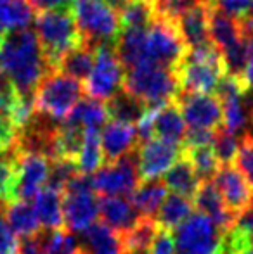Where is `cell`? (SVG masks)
Wrapping results in <instances>:
<instances>
[{
  "instance_id": "21",
  "label": "cell",
  "mask_w": 253,
  "mask_h": 254,
  "mask_svg": "<svg viewBox=\"0 0 253 254\" xmlns=\"http://www.w3.org/2000/svg\"><path fill=\"white\" fill-rule=\"evenodd\" d=\"M115 54L123 69H132L139 64L148 63L146 57V28L122 30L115 42Z\"/></svg>"
},
{
  "instance_id": "14",
  "label": "cell",
  "mask_w": 253,
  "mask_h": 254,
  "mask_svg": "<svg viewBox=\"0 0 253 254\" xmlns=\"http://www.w3.org/2000/svg\"><path fill=\"white\" fill-rule=\"evenodd\" d=\"M213 185L219 190L226 209L234 216H240L243 211L252 207L253 204V189L247 182V178L241 175L234 164L220 166L219 171L213 177Z\"/></svg>"
},
{
  "instance_id": "1",
  "label": "cell",
  "mask_w": 253,
  "mask_h": 254,
  "mask_svg": "<svg viewBox=\"0 0 253 254\" xmlns=\"http://www.w3.org/2000/svg\"><path fill=\"white\" fill-rule=\"evenodd\" d=\"M0 69L19 97H35L42 78L54 71L45 61L37 35L30 28L5 33L0 45Z\"/></svg>"
},
{
  "instance_id": "48",
  "label": "cell",
  "mask_w": 253,
  "mask_h": 254,
  "mask_svg": "<svg viewBox=\"0 0 253 254\" xmlns=\"http://www.w3.org/2000/svg\"><path fill=\"white\" fill-rule=\"evenodd\" d=\"M252 42V49H250V59H248L247 69H245L243 76H241V81L247 88H253V37H248Z\"/></svg>"
},
{
  "instance_id": "33",
  "label": "cell",
  "mask_w": 253,
  "mask_h": 254,
  "mask_svg": "<svg viewBox=\"0 0 253 254\" xmlns=\"http://www.w3.org/2000/svg\"><path fill=\"white\" fill-rule=\"evenodd\" d=\"M102 161H104V156H102L99 131L84 130V145H82V151L78 154L77 163H75L78 168V173L90 177L97 170H101Z\"/></svg>"
},
{
  "instance_id": "13",
  "label": "cell",
  "mask_w": 253,
  "mask_h": 254,
  "mask_svg": "<svg viewBox=\"0 0 253 254\" xmlns=\"http://www.w3.org/2000/svg\"><path fill=\"white\" fill-rule=\"evenodd\" d=\"M16 163V190L14 201H30L47 185L51 161L42 154L12 151Z\"/></svg>"
},
{
  "instance_id": "18",
  "label": "cell",
  "mask_w": 253,
  "mask_h": 254,
  "mask_svg": "<svg viewBox=\"0 0 253 254\" xmlns=\"http://www.w3.org/2000/svg\"><path fill=\"white\" fill-rule=\"evenodd\" d=\"M192 199H194L192 206L198 209V213L208 218L222 234L233 227L234 216L226 209L222 197H220L219 190H217V187L213 185L212 180L199 182Z\"/></svg>"
},
{
  "instance_id": "41",
  "label": "cell",
  "mask_w": 253,
  "mask_h": 254,
  "mask_svg": "<svg viewBox=\"0 0 253 254\" xmlns=\"http://www.w3.org/2000/svg\"><path fill=\"white\" fill-rule=\"evenodd\" d=\"M236 168L241 171L247 182L253 189V133L245 131L243 137L240 138V151L236 156Z\"/></svg>"
},
{
  "instance_id": "3",
  "label": "cell",
  "mask_w": 253,
  "mask_h": 254,
  "mask_svg": "<svg viewBox=\"0 0 253 254\" xmlns=\"http://www.w3.org/2000/svg\"><path fill=\"white\" fill-rule=\"evenodd\" d=\"M123 88L146 104L148 109H158L173 102L179 94V81L175 69L162 64L144 63L127 71Z\"/></svg>"
},
{
  "instance_id": "52",
  "label": "cell",
  "mask_w": 253,
  "mask_h": 254,
  "mask_svg": "<svg viewBox=\"0 0 253 254\" xmlns=\"http://www.w3.org/2000/svg\"><path fill=\"white\" fill-rule=\"evenodd\" d=\"M241 254H253V246H250V248H247Z\"/></svg>"
},
{
  "instance_id": "54",
  "label": "cell",
  "mask_w": 253,
  "mask_h": 254,
  "mask_svg": "<svg viewBox=\"0 0 253 254\" xmlns=\"http://www.w3.org/2000/svg\"><path fill=\"white\" fill-rule=\"evenodd\" d=\"M250 16H253V3H252V10H250Z\"/></svg>"
},
{
  "instance_id": "27",
  "label": "cell",
  "mask_w": 253,
  "mask_h": 254,
  "mask_svg": "<svg viewBox=\"0 0 253 254\" xmlns=\"http://www.w3.org/2000/svg\"><path fill=\"white\" fill-rule=\"evenodd\" d=\"M208 37L212 45H215L220 52L229 49L241 38V28L240 21L226 16V14L213 10L210 7L208 16Z\"/></svg>"
},
{
  "instance_id": "36",
  "label": "cell",
  "mask_w": 253,
  "mask_h": 254,
  "mask_svg": "<svg viewBox=\"0 0 253 254\" xmlns=\"http://www.w3.org/2000/svg\"><path fill=\"white\" fill-rule=\"evenodd\" d=\"M122 30L127 28H148L155 19L153 0H130L118 14Z\"/></svg>"
},
{
  "instance_id": "15",
  "label": "cell",
  "mask_w": 253,
  "mask_h": 254,
  "mask_svg": "<svg viewBox=\"0 0 253 254\" xmlns=\"http://www.w3.org/2000/svg\"><path fill=\"white\" fill-rule=\"evenodd\" d=\"M137 154V173L139 180H158L162 175H165L180 157L179 145L167 144L158 138H151L148 142H142Z\"/></svg>"
},
{
  "instance_id": "28",
  "label": "cell",
  "mask_w": 253,
  "mask_h": 254,
  "mask_svg": "<svg viewBox=\"0 0 253 254\" xmlns=\"http://www.w3.org/2000/svg\"><path fill=\"white\" fill-rule=\"evenodd\" d=\"M108 111L106 106L101 101L95 99H80L77 102V106L73 107V111L70 113V116L66 118V123L77 125V127L84 128V130H95L99 131L108 121Z\"/></svg>"
},
{
  "instance_id": "5",
  "label": "cell",
  "mask_w": 253,
  "mask_h": 254,
  "mask_svg": "<svg viewBox=\"0 0 253 254\" xmlns=\"http://www.w3.org/2000/svg\"><path fill=\"white\" fill-rule=\"evenodd\" d=\"M82 44L97 49L106 44H115L122 31L120 17L102 0H78L71 7Z\"/></svg>"
},
{
  "instance_id": "16",
  "label": "cell",
  "mask_w": 253,
  "mask_h": 254,
  "mask_svg": "<svg viewBox=\"0 0 253 254\" xmlns=\"http://www.w3.org/2000/svg\"><path fill=\"white\" fill-rule=\"evenodd\" d=\"M99 138L106 164L115 163L127 154L134 152L139 140L137 128L134 125L118 123V121H108L102 127V133L99 135Z\"/></svg>"
},
{
  "instance_id": "9",
  "label": "cell",
  "mask_w": 253,
  "mask_h": 254,
  "mask_svg": "<svg viewBox=\"0 0 253 254\" xmlns=\"http://www.w3.org/2000/svg\"><path fill=\"white\" fill-rule=\"evenodd\" d=\"M222 232L206 216L194 213L175 228L173 254H220Z\"/></svg>"
},
{
  "instance_id": "43",
  "label": "cell",
  "mask_w": 253,
  "mask_h": 254,
  "mask_svg": "<svg viewBox=\"0 0 253 254\" xmlns=\"http://www.w3.org/2000/svg\"><path fill=\"white\" fill-rule=\"evenodd\" d=\"M17 128L7 114H0V151L12 152L17 144Z\"/></svg>"
},
{
  "instance_id": "37",
  "label": "cell",
  "mask_w": 253,
  "mask_h": 254,
  "mask_svg": "<svg viewBox=\"0 0 253 254\" xmlns=\"http://www.w3.org/2000/svg\"><path fill=\"white\" fill-rule=\"evenodd\" d=\"M250 49L252 42L248 37H241L240 42H236L234 45H231L229 49L222 51V64L224 71L227 76L241 78L247 69L248 59H250Z\"/></svg>"
},
{
  "instance_id": "32",
  "label": "cell",
  "mask_w": 253,
  "mask_h": 254,
  "mask_svg": "<svg viewBox=\"0 0 253 254\" xmlns=\"http://www.w3.org/2000/svg\"><path fill=\"white\" fill-rule=\"evenodd\" d=\"M192 213V201L177 194H170L165 197L158 209V218L155 221L160 228L165 230H175L180 223L187 220Z\"/></svg>"
},
{
  "instance_id": "38",
  "label": "cell",
  "mask_w": 253,
  "mask_h": 254,
  "mask_svg": "<svg viewBox=\"0 0 253 254\" xmlns=\"http://www.w3.org/2000/svg\"><path fill=\"white\" fill-rule=\"evenodd\" d=\"M212 149L217 161H219V166H229V164H234V161H236L238 151H240V138L234 133H231V131L219 128L215 131Z\"/></svg>"
},
{
  "instance_id": "49",
  "label": "cell",
  "mask_w": 253,
  "mask_h": 254,
  "mask_svg": "<svg viewBox=\"0 0 253 254\" xmlns=\"http://www.w3.org/2000/svg\"><path fill=\"white\" fill-rule=\"evenodd\" d=\"M0 94L2 95H14L16 94L14 88H12V83H10L9 78L5 76V73H3L2 69H0Z\"/></svg>"
},
{
  "instance_id": "34",
  "label": "cell",
  "mask_w": 253,
  "mask_h": 254,
  "mask_svg": "<svg viewBox=\"0 0 253 254\" xmlns=\"http://www.w3.org/2000/svg\"><path fill=\"white\" fill-rule=\"evenodd\" d=\"M35 19L33 7L28 3V0H9L0 2V24L5 30H24L30 26Z\"/></svg>"
},
{
  "instance_id": "45",
  "label": "cell",
  "mask_w": 253,
  "mask_h": 254,
  "mask_svg": "<svg viewBox=\"0 0 253 254\" xmlns=\"http://www.w3.org/2000/svg\"><path fill=\"white\" fill-rule=\"evenodd\" d=\"M149 254H173V242L169 230L158 227V232L155 235V241L151 244Z\"/></svg>"
},
{
  "instance_id": "6",
  "label": "cell",
  "mask_w": 253,
  "mask_h": 254,
  "mask_svg": "<svg viewBox=\"0 0 253 254\" xmlns=\"http://www.w3.org/2000/svg\"><path fill=\"white\" fill-rule=\"evenodd\" d=\"M84 85L59 71L47 73L35 90V113L52 121H64L82 99Z\"/></svg>"
},
{
  "instance_id": "40",
  "label": "cell",
  "mask_w": 253,
  "mask_h": 254,
  "mask_svg": "<svg viewBox=\"0 0 253 254\" xmlns=\"http://www.w3.org/2000/svg\"><path fill=\"white\" fill-rule=\"evenodd\" d=\"M199 0H153V7H155V17L158 19H165L175 24V21L191 9L194 3Z\"/></svg>"
},
{
  "instance_id": "44",
  "label": "cell",
  "mask_w": 253,
  "mask_h": 254,
  "mask_svg": "<svg viewBox=\"0 0 253 254\" xmlns=\"http://www.w3.org/2000/svg\"><path fill=\"white\" fill-rule=\"evenodd\" d=\"M0 254H17V237L7 225L2 209H0Z\"/></svg>"
},
{
  "instance_id": "17",
  "label": "cell",
  "mask_w": 253,
  "mask_h": 254,
  "mask_svg": "<svg viewBox=\"0 0 253 254\" xmlns=\"http://www.w3.org/2000/svg\"><path fill=\"white\" fill-rule=\"evenodd\" d=\"M208 0H199L175 21V28L186 49H194L210 42L208 37Z\"/></svg>"
},
{
  "instance_id": "35",
  "label": "cell",
  "mask_w": 253,
  "mask_h": 254,
  "mask_svg": "<svg viewBox=\"0 0 253 254\" xmlns=\"http://www.w3.org/2000/svg\"><path fill=\"white\" fill-rule=\"evenodd\" d=\"M180 152L191 163L199 182L213 180V177H215V173L219 171L220 166L215 154H213L212 145H205V147H182Z\"/></svg>"
},
{
  "instance_id": "23",
  "label": "cell",
  "mask_w": 253,
  "mask_h": 254,
  "mask_svg": "<svg viewBox=\"0 0 253 254\" xmlns=\"http://www.w3.org/2000/svg\"><path fill=\"white\" fill-rule=\"evenodd\" d=\"M167 192H169V189H167V185L162 180L142 182L128 195V202L132 204V207H134L139 216L155 218L162 202L165 201Z\"/></svg>"
},
{
  "instance_id": "29",
  "label": "cell",
  "mask_w": 253,
  "mask_h": 254,
  "mask_svg": "<svg viewBox=\"0 0 253 254\" xmlns=\"http://www.w3.org/2000/svg\"><path fill=\"white\" fill-rule=\"evenodd\" d=\"M156 232H158V223L155 218L139 216L134 227L122 234L123 251L125 254H149Z\"/></svg>"
},
{
  "instance_id": "22",
  "label": "cell",
  "mask_w": 253,
  "mask_h": 254,
  "mask_svg": "<svg viewBox=\"0 0 253 254\" xmlns=\"http://www.w3.org/2000/svg\"><path fill=\"white\" fill-rule=\"evenodd\" d=\"M99 214L102 216V223L120 235L130 230L139 220V214L125 197H101Z\"/></svg>"
},
{
  "instance_id": "8",
  "label": "cell",
  "mask_w": 253,
  "mask_h": 254,
  "mask_svg": "<svg viewBox=\"0 0 253 254\" xmlns=\"http://www.w3.org/2000/svg\"><path fill=\"white\" fill-rule=\"evenodd\" d=\"M125 69L115 54V44H106L95 49V61L90 74L85 80L84 92L95 101H109L123 88Z\"/></svg>"
},
{
  "instance_id": "39",
  "label": "cell",
  "mask_w": 253,
  "mask_h": 254,
  "mask_svg": "<svg viewBox=\"0 0 253 254\" xmlns=\"http://www.w3.org/2000/svg\"><path fill=\"white\" fill-rule=\"evenodd\" d=\"M44 253L42 254H77V242L73 235L64 228L51 230L44 235Z\"/></svg>"
},
{
  "instance_id": "47",
  "label": "cell",
  "mask_w": 253,
  "mask_h": 254,
  "mask_svg": "<svg viewBox=\"0 0 253 254\" xmlns=\"http://www.w3.org/2000/svg\"><path fill=\"white\" fill-rule=\"evenodd\" d=\"M77 2L78 0H28V3L33 7V10H38V12L49 10V9H59V7H68V9H71L73 3H77Z\"/></svg>"
},
{
  "instance_id": "53",
  "label": "cell",
  "mask_w": 253,
  "mask_h": 254,
  "mask_svg": "<svg viewBox=\"0 0 253 254\" xmlns=\"http://www.w3.org/2000/svg\"><path fill=\"white\" fill-rule=\"evenodd\" d=\"M7 154H9V152H2V151H0V161H2V159H3V157H5V156H7Z\"/></svg>"
},
{
  "instance_id": "20",
  "label": "cell",
  "mask_w": 253,
  "mask_h": 254,
  "mask_svg": "<svg viewBox=\"0 0 253 254\" xmlns=\"http://www.w3.org/2000/svg\"><path fill=\"white\" fill-rule=\"evenodd\" d=\"M80 254H125L122 235L104 223H94L80 234Z\"/></svg>"
},
{
  "instance_id": "12",
  "label": "cell",
  "mask_w": 253,
  "mask_h": 254,
  "mask_svg": "<svg viewBox=\"0 0 253 254\" xmlns=\"http://www.w3.org/2000/svg\"><path fill=\"white\" fill-rule=\"evenodd\" d=\"M184 123L196 130H219L222 125V104L213 94H191L182 92L175 95Z\"/></svg>"
},
{
  "instance_id": "51",
  "label": "cell",
  "mask_w": 253,
  "mask_h": 254,
  "mask_svg": "<svg viewBox=\"0 0 253 254\" xmlns=\"http://www.w3.org/2000/svg\"><path fill=\"white\" fill-rule=\"evenodd\" d=\"M3 38H5V28H3L2 24H0V45H2Z\"/></svg>"
},
{
  "instance_id": "10",
  "label": "cell",
  "mask_w": 253,
  "mask_h": 254,
  "mask_svg": "<svg viewBox=\"0 0 253 254\" xmlns=\"http://www.w3.org/2000/svg\"><path fill=\"white\" fill-rule=\"evenodd\" d=\"M94 192L102 197H123L130 195L139 185L137 154L130 152L115 163H108L90 177Z\"/></svg>"
},
{
  "instance_id": "2",
  "label": "cell",
  "mask_w": 253,
  "mask_h": 254,
  "mask_svg": "<svg viewBox=\"0 0 253 254\" xmlns=\"http://www.w3.org/2000/svg\"><path fill=\"white\" fill-rule=\"evenodd\" d=\"M33 21V31L38 38L45 61L51 66V69L56 71L63 56L82 45L73 12L68 7L49 9L38 12Z\"/></svg>"
},
{
  "instance_id": "4",
  "label": "cell",
  "mask_w": 253,
  "mask_h": 254,
  "mask_svg": "<svg viewBox=\"0 0 253 254\" xmlns=\"http://www.w3.org/2000/svg\"><path fill=\"white\" fill-rule=\"evenodd\" d=\"M175 74L182 92L210 94L226 74L222 54L210 44L187 49L182 61L177 64Z\"/></svg>"
},
{
  "instance_id": "7",
  "label": "cell",
  "mask_w": 253,
  "mask_h": 254,
  "mask_svg": "<svg viewBox=\"0 0 253 254\" xmlns=\"http://www.w3.org/2000/svg\"><path fill=\"white\" fill-rule=\"evenodd\" d=\"M99 216V201L90 177L78 173L63 190V220L68 232L82 234Z\"/></svg>"
},
{
  "instance_id": "19",
  "label": "cell",
  "mask_w": 253,
  "mask_h": 254,
  "mask_svg": "<svg viewBox=\"0 0 253 254\" xmlns=\"http://www.w3.org/2000/svg\"><path fill=\"white\" fill-rule=\"evenodd\" d=\"M149 111H151L153 138H158V140H163L172 145L182 144L187 130L177 104L169 102L163 107Z\"/></svg>"
},
{
  "instance_id": "42",
  "label": "cell",
  "mask_w": 253,
  "mask_h": 254,
  "mask_svg": "<svg viewBox=\"0 0 253 254\" xmlns=\"http://www.w3.org/2000/svg\"><path fill=\"white\" fill-rule=\"evenodd\" d=\"M213 10L226 14L233 19H243L250 14L253 0H208Z\"/></svg>"
},
{
  "instance_id": "11",
  "label": "cell",
  "mask_w": 253,
  "mask_h": 254,
  "mask_svg": "<svg viewBox=\"0 0 253 254\" xmlns=\"http://www.w3.org/2000/svg\"><path fill=\"white\" fill-rule=\"evenodd\" d=\"M186 54V45L180 40L175 24L155 17L146 28V57L148 63L162 64L175 69Z\"/></svg>"
},
{
  "instance_id": "46",
  "label": "cell",
  "mask_w": 253,
  "mask_h": 254,
  "mask_svg": "<svg viewBox=\"0 0 253 254\" xmlns=\"http://www.w3.org/2000/svg\"><path fill=\"white\" fill-rule=\"evenodd\" d=\"M44 235H33L17 241V254H42L44 253Z\"/></svg>"
},
{
  "instance_id": "26",
  "label": "cell",
  "mask_w": 253,
  "mask_h": 254,
  "mask_svg": "<svg viewBox=\"0 0 253 254\" xmlns=\"http://www.w3.org/2000/svg\"><path fill=\"white\" fill-rule=\"evenodd\" d=\"M106 111H108V118L111 121H118V123L134 125L142 120L146 114L148 107L146 104L137 99L135 95L128 94L125 88L118 90L109 101H106Z\"/></svg>"
},
{
  "instance_id": "25",
  "label": "cell",
  "mask_w": 253,
  "mask_h": 254,
  "mask_svg": "<svg viewBox=\"0 0 253 254\" xmlns=\"http://www.w3.org/2000/svg\"><path fill=\"white\" fill-rule=\"evenodd\" d=\"M33 209L37 213V218L44 228L59 230L64 227L63 220V192L54 190L51 187H44L35 195Z\"/></svg>"
},
{
  "instance_id": "24",
  "label": "cell",
  "mask_w": 253,
  "mask_h": 254,
  "mask_svg": "<svg viewBox=\"0 0 253 254\" xmlns=\"http://www.w3.org/2000/svg\"><path fill=\"white\" fill-rule=\"evenodd\" d=\"M2 214L5 218L7 225L14 234L24 237H33V235L40 234V221L37 218L33 206L26 201H10L3 206Z\"/></svg>"
},
{
  "instance_id": "31",
  "label": "cell",
  "mask_w": 253,
  "mask_h": 254,
  "mask_svg": "<svg viewBox=\"0 0 253 254\" xmlns=\"http://www.w3.org/2000/svg\"><path fill=\"white\" fill-rule=\"evenodd\" d=\"M95 61V51L90 49L88 45L82 44L80 47L73 49L63 56V59L59 61L56 71L66 74V76L73 78L77 81L87 80V76L90 74V69L94 66Z\"/></svg>"
},
{
  "instance_id": "50",
  "label": "cell",
  "mask_w": 253,
  "mask_h": 254,
  "mask_svg": "<svg viewBox=\"0 0 253 254\" xmlns=\"http://www.w3.org/2000/svg\"><path fill=\"white\" fill-rule=\"evenodd\" d=\"M102 2H104L108 7H111L116 14H120V12H122V9L127 5L128 2H130V0H102Z\"/></svg>"
},
{
  "instance_id": "30",
  "label": "cell",
  "mask_w": 253,
  "mask_h": 254,
  "mask_svg": "<svg viewBox=\"0 0 253 254\" xmlns=\"http://www.w3.org/2000/svg\"><path fill=\"white\" fill-rule=\"evenodd\" d=\"M163 184L167 185V189L173 190V194L182 195V197L191 199L194 195L196 189L199 185V180L196 177L194 170H192L191 163L182 156L180 152V157L173 163V166L170 168L165 173V182Z\"/></svg>"
}]
</instances>
